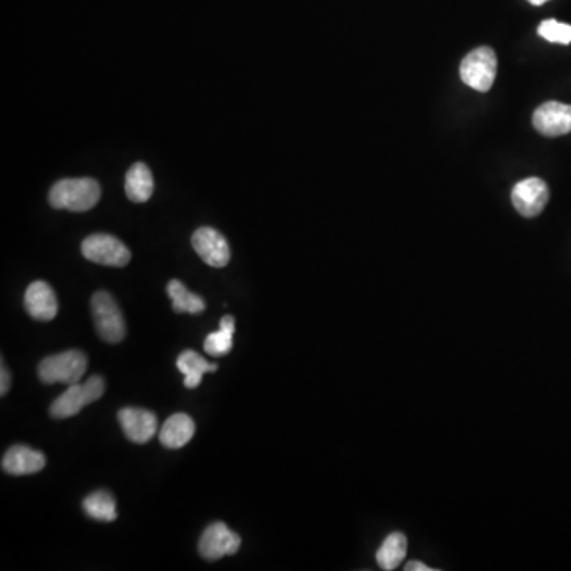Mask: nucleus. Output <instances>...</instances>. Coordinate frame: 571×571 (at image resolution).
I'll use <instances>...</instances> for the list:
<instances>
[{
  "instance_id": "nucleus-1",
  "label": "nucleus",
  "mask_w": 571,
  "mask_h": 571,
  "mask_svg": "<svg viewBox=\"0 0 571 571\" xmlns=\"http://www.w3.org/2000/svg\"><path fill=\"white\" fill-rule=\"evenodd\" d=\"M50 205L56 210L88 211L100 200V186L94 178H66L51 188Z\"/></svg>"
},
{
  "instance_id": "nucleus-2",
  "label": "nucleus",
  "mask_w": 571,
  "mask_h": 571,
  "mask_svg": "<svg viewBox=\"0 0 571 571\" xmlns=\"http://www.w3.org/2000/svg\"><path fill=\"white\" fill-rule=\"evenodd\" d=\"M88 370V357L78 349L46 357L40 362L39 376L45 384H77Z\"/></svg>"
},
{
  "instance_id": "nucleus-3",
  "label": "nucleus",
  "mask_w": 571,
  "mask_h": 571,
  "mask_svg": "<svg viewBox=\"0 0 571 571\" xmlns=\"http://www.w3.org/2000/svg\"><path fill=\"white\" fill-rule=\"evenodd\" d=\"M105 392V381L100 376H91L86 383L70 384L64 394L54 400L50 414L54 419L72 418L80 413L86 405L99 400Z\"/></svg>"
},
{
  "instance_id": "nucleus-4",
  "label": "nucleus",
  "mask_w": 571,
  "mask_h": 571,
  "mask_svg": "<svg viewBox=\"0 0 571 571\" xmlns=\"http://www.w3.org/2000/svg\"><path fill=\"white\" fill-rule=\"evenodd\" d=\"M497 54L489 46L476 48L460 64V78L465 85L478 92H487L497 77Z\"/></svg>"
},
{
  "instance_id": "nucleus-5",
  "label": "nucleus",
  "mask_w": 571,
  "mask_h": 571,
  "mask_svg": "<svg viewBox=\"0 0 571 571\" xmlns=\"http://www.w3.org/2000/svg\"><path fill=\"white\" fill-rule=\"evenodd\" d=\"M91 308L100 338L108 343L123 342L126 337V324L116 300L108 292L99 291L92 296Z\"/></svg>"
},
{
  "instance_id": "nucleus-6",
  "label": "nucleus",
  "mask_w": 571,
  "mask_h": 571,
  "mask_svg": "<svg viewBox=\"0 0 571 571\" xmlns=\"http://www.w3.org/2000/svg\"><path fill=\"white\" fill-rule=\"evenodd\" d=\"M81 253L88 261L107 267H126L131 251L121 240L108 234L89 235L81 243Z\"/></svg>"
},
{
  "instance_id": "nucleus-7",
  "label": "nucleus",
  "mask_w": 571,
  "mask_h": 571,
  "mask_svg": "<svg viewBox=\"0 0 571 571\" xmlns=\"http://www.w3.org/2000/svg\"><path fill=\"white\" fill-rule=\"evenodd\" d=\"M511 200L519 215L535 218L545 210L549 202V188L540 178H527L519 181L511 192Z\"/></svg>"
},
{
  "instance_id": "nucleus-8",
  "label": "nucleus",
  "mask_w": 571,
  "mask_h": 571,
  "mask_svg": "<svg viewBox=\"0 0 571 571\" xmlns=\"http://www.w3.org/2000/svg\"><path fill=\"white\" fill-rule=\"evenodd\" d=\"M242 545V538L232 532L223 522H215L205 529L199 541L200 556L207 560H218L234 556Z\"/></svg>"
},
{
  "instance_id": "nucleus-9",
  "label": "nucleus",
  "mask_w": 571,
  "mask_h": 571,
  "mask_svg": "<svg viewBox=\"0 0 571 571\" xmlns=\"http://www.w3.org/2000/svg\"><path fill=\"white\" fill-rule=\"evenodd\" d=\"M192 248L210 267L223 269L230 261V248L226 238L213 227H200L192 235Z\"/></svg>"
},
{
  "instance_id": "nucleus-10",
  "label": "nucleus",
  "mask_w": 571,
  "mask_h": 571,
  "mask_svg": "<svg viewBox=\"0 0 571 571\" xmlns=\"http://www.w3.org/2000/svg\"><path fill=\"white\" fill-rule=\"evenodd\" d=\"M533 127L545 137H560L571 132V105L546 102L533 113Z\"/></svg>"
},
{
  "instance_id": "nucleus-11",
  "label": "nucleus",
  "mask_w": 571,
  "mask_h": 571,
  "mask_svg": "<svg viewBox=\"0 0 571 571\" xmlns=\"http://www.w3.org/2000/svg\"><path fill=\"white\" fill-rule=\"evenodd\" d=\"M124 435L137 445L148 443L158 434V418L156 414L142 408H123L118 413Z\"/></svg>"
},
{
  "instance_id": "nucleus-12",
  "label": "nucleus",
  "mask_w": 571,
  "mask_h": 571,
  "mask_svg": "<svg viewBox=\"0 0 571 571\" xmlns=\"http://www.w3.org/2000/svg\"><path fill=\"white\" fill-rule=\"evenodd\" d=\"M24 307L27 315L35 321L48 322L58 315V299L53 288L45 281H34L29 284L24 294Z\"/></svg>"
},
{
  "instance_id": "nucleus-13",
  "label": "nucleus",
  "mask_w": 571,
  "mask_h": 571,
  "mask_svg": "<svg viewBox=\"0 0 571 571\" xmlns=\"http://www.w3.org/2000/svg\"><path fill=\"white\" fill-rule=\"evenodd\" d=\"M45 465L46 457L40 451L23 445L8 449L2 459V470L13 476L34 475L43 470Z\"/></svg>"
},
{
  "instance_id": "nucleus-14",
  "label": "nucleus",
  "mask_w": 571,
  "mask_h": 571,
  "mask_svg": "<svg viewBox=\"0 0 571 571\" xmlns=\"http://www.w3.org/2000/svg\"><path fill=\"white\" fill-rule=\"evenodd\" d=\"M194 432H196V424L191 416L177 413L164 422V426L159 430V440L165 448L180 449L188 445L194 437Z\"/></svg>"
},
{
  "instance_id": "nucleus-15",
  "label": "nucleus",
  "mask_w": 571,
  "mask_h": 571,
  "mask_svg": "<svg viewBox=\"0 0 571 571\" xmlns=\"http://www.w3.org/2000/svg\"><path fill=\"white\" fill-rule=\"evenodd\" d=\"M127 199L134 204H145L153 196L154 180L150 167L143 162H135L131 169L127 170L126 183Z\"/></svg>"
},
{
  "instance_id": "nucleus-16",
  "label": "nucleus",
  "mask_w": 571,
  "mask_h": 571,
  "mask_svg": "<svg viewBox=\"0 0 571 571\" xmlns=\"http://www.w3.org/2000/svg\"><path fill=\"white\" fill-rule=\"evenodd\" d=\"M177 367L183 373L184 384L189 389H196L202 383L205 373H213L218 370V365L210 364V362L205 361L204 357L197 354L196 351H191V349L178 356Z\"/></svg>"
},
{
  "instance_id": "nucleus-17",
  "label": "nucleus",
  "mask_w": 571,
  "mask_h": 571,
  "mask_svg": "<svg viewBox=\"0 0 571 571\" xmlns=\"http://www.w3.org/2000/svg\"><path fill=\"white\" fill-rule=\"evenodd\" d=\"M407 548V537L403 533H391L376 552V562L383 570H395L407 556Z\"/></svg>"
},
{
  "instance_id": "nucleus-18",
  "label": "nucleus",
  "mask_w": 571,
  "mask_h": 571,
  "mask_svg": "<svg viewBox=\"0 0 571 571\" xmlns=\"http://www.w3.org/2000/svg\"><path fill=\"white\" fill-rule=\"evenodd\" d=\"M235 319L234 316L226 315L219 321L218 332L205 338L204 349L210 356L223 357L230 353L234 346Z\"/></svg>"
},
{
  "instance_id": "nucleus-19",
  "label": "nucleus",
  "mask_w": 571,
  "mask_h": 571,
  "mask_svg": "<svg viewBox=\"0 0 571 571\" xmlns=\"http://www.w3.org/2000/svg\"><path fill=\"white\" fill-rule=\"evenodd\" d=\"M167 292H169V297L172 299V307L175 313H189V315L204 313V299L189 292L181 281H170L169 286H167Z\"/></svg>"
},
{
  "instance_id": "nucleus-20",
  "label": "nucleus",
  "mask_w": 571,
  "mask_h": 571,
  "mask_svg": "<svg viewBox=\"0 0 571 571\" xmlns=\"http://www.w3.org/2000/svg\"><path fill=\"white\" fill-rule=\"evenodd\" d=\"M83 510L89 518L96 521L113 522L118 518L116 513V500L110 492H92L83 500Z\"/></svg>"
},
{
  "instance_id": "nucleus-21",
  "label": "nucleus",
  "mask_w": 571,
  "mask_h": 571,
  "mask_svg": "<svg viewBox=\"0 0 571 571\" xmlns=\"http://www.w3.org/2000/svg\"><path fill=\"white\" fill-rule=\"evenodd\" d=\"M538 35L551 43L570 45L571 26L570 24L559 23L556 20H546L538 27Z\"/></svg>"
},
{
  "instance_id": "nucleus-22",
  "label": "nucleus",
  "mask_w": 571,
  "mask_h": 571,
  "mask_svg": "<svg viewBox=\"0 0 571 571\" xmlns=\"http://www.w3.org/2000/svg\"><path fill=\"white\" fill-rule=\"evenodd\" d=\"M0 395L4 397L7 395L8 389H10V373H8L7 368H5V364H2V368H0Z\"/></svg>"
},
{
  "instance_id": "nucleus-23",
  "label": "nucleus",
  "mask_w": 571,
  "mask_h": 571,
  "mask_svg": "<svg viewBox=\"0 0 571 571\" xmlns=\"http://www.w3.org/2000/svg\"><path fill=\"white\" fill-rule=\"evenodd\" d=\"M407 571H432L434 568L427 567V565L421 564V562H410V564L405 567Z\"/></svg>"
},
{
  "instance_id": "nucleus-24",
  "label": "nucleus",
  "mask_w": 571,
  "mask_h": 571,
  "mask_svg": "<svg viewBox=\"0 0 571 571\" xmlns=\"http://www.w3.org/2000/svg\"><path fill=\"white\" fill-rule=\"evenodd\" d=\"M530 4L532 5H543L548 2V0H529Z\"/></svg>"
}]
</instances>
